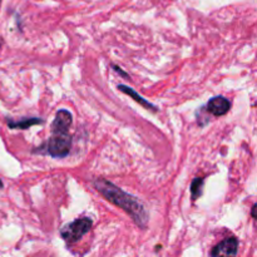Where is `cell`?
<instances>
[{
    "label": "cell",
    "instance_id": "obj_1",
    "mask_svg": "<svg viewBox=\"0 0 257 257\" xmlns=\"http://www.w3.org/2000/svg\"><path fill=\"white\" fill-rule=\"evenodd\" d=\"M94 187L104 198H107L113 204L127 212L132 217L133 221L136 222V224H138L140 228L147 227L148 214L146 211L144 206L140 204L137 197L122 191L120 187L113 184L112 182L103 178L96 180Z\"/></svg>",
    "mask_w": 257,
    "mask_h": 257
},
{
    "label": "cell",
    "instance_id": "obj_2",
    "mask_svg": "<svg viewBox=\"0 0 257 257\" xmlns=\"http://www.w3.org/2000/svg\"><path fill=\"white\" fill-rule=\"evenodd\" d=\"M93 226V221L90 217H82V218L76 220V221L66 224L62 228L60 236L63 237L66 244H74L79 241L84 234H87Z\"/></svg>",
    "mask_w": 257,
    "mask_h": 257
},
{
    "label": "cell",
    "instance_id": "obj_3",
    "mask_svg": "<svg viewBox=\"0 0 257 257\" xmlns=\"http://www.w3.org/2000/svg\"><path fill=\"white\" fill-rule=\"evenodd\" d=\"M72 148V136L69 133H53L46 144V152L53 158H64Z\"/></svg>",
    "mask_w": 257,
    "mask_h": 257
},
{
    "label": "cell",
    "instance_id": "obj_4",
    "mask_svg": "<svg viewBox=\"0 0 257 257\" xmlns=\"http://www.w3.org/2000/svg\"><path fill=\"white\" fill-rule=\"evenodd\" d=\"M238 251V240L234 237L224 240L211 251V257H236Z\"/></svg>",
    "mask_w": 257,
    "mask_h": 257
},
{
    "label": "cell",
    "instance_id": "obj_5",
    "mask_svg": "<svg viewBox=\"0 0 257 257\" xmlns=\"http://www.w3.org/2000/svg\"><path fill=\"white\" fill-rule=\"evenodd\" d=\"M72 122H73L72 113L66 110H59L56 114V120L52 123V130L53 133H68Z\"/></svg>",
    "mask_w": 257,
    "mask_h": 257
},
{
    "label": "cell",
    "instance_id": "obj_6",
    "mask_svg": "<svg viewBox=\"0 0 257 257\" xmlns=\"http://www.w3.org/2000/svg\"><path fill=\"white\" fill-rule=\"evenodd\" d=\"M231 108V102L227 98L222 97V96H217V97L211 98L206 106V110L211 114L216 116V117H222L226 114Z\"/></svg>",
    "mask_w": 257,
    "mask_h": 257
},
{
    "label": "cell",
    "instance_id": "obj_7",
    "mask_svg": "<svg viewBox=\"0 0 257 257\" xmlns=\"http://www.w3.org/2000/svg\"><path fill=\"white\" fill-rule=\"evenodd\" d=\"M118 90H120V92H123V93H126V94H128V96H130V97H132L133 100H134L137 103H140V104L142 106V107L147 108V110H158V108L156 107L154 104H152V103L148 102L147 100H144V98H143V97H140V96L138 94V93L136 92L134 90H132V88L128 87V86H124V84H120V86H118Z\"/></svg>",
    "mask_w": 257,
    "mask_h": 257
},
{
    "label": "cell",
    "instance_id": "obj_8",
    "mask_svg": "<svg viewBox=\"0 0 257 257\" xmlns=\"http://www.w3.org/2000/svg\"><path fill=\"white\" fill-rule=\"evenodd\" d=\"M40 123H43L42 118H23L19 120H8V126L12 130H28L32 126L40 124Z\"/></svg>",
    "mask_w": 257,
    "mask_h": 257
},
{
    "label": "cell",
    "instance_id": "obj_9",
    "mask_svg": "<svg viewBox=\"0 0 257 257\" xmlns=\"http://www.w3.org/2000/svg\"><path fill=\"white\" fill-rule=\"evenodd\" d=\"M202 188H204V178H194L191 184V194L192 198L197 200L201 197Z\"/></svg>",
    "mask_w": 257,
    "mask_h": 257
},
{
    "label": "cell",
    "instance_id": "obj_10",
    "mask_svg": "<svg viewBox=\"0 0 257 257\" xmlns=\"http://www.w3.org/2000/svg\"><path fill=\"white\" fill-rule=\"evenodd\" d=\"M113 68H114V70H116V72H118V73H120V76H124V78H130V76H128L127 73H124V72H122V70H120V66H113Z\"/></svg>",
    "mask_w": 257,
    "mask_h": 257
},
{
    "label": "cell",
    "instance_id": "obj_11",
    "mask_svg": "<svg viewBox=\"0 0 257 257\" xmlns=\"http://www.w3.org/2000/svg\"><path fill=\"white\" fill-rule=\"evenodd\" d=\"M252 217H254V218H256V204L252 207Z\"/></svg>",
    "mask_w": 257,
    "mask_h": 257
},
{
    "label": "cell",
    "instance_id": "obj_12",
    "mask_svg": "<svg viewBox=\"0 0 257 257\" xmlns=\"http://www.w3.org/2000/svg\"><path fill=\"white\" fill-rule=\"evenodd\" d=\"M3 186H4V184H3V182H2V180H0V190L3 188Z\"/></svg>",
    "mask_w": 257,
    "mask_h": 257
},
{
    "label": "cell",
    "instance_id": "obj_13",
    "mask_svg": "<svg viewBox=\"0 0 257 257\" xmlns=\"http://www.w3.org/2000/svg\"><path fill=\"white\" fill-rule=\"evenodd\" d=\"M2 2H3V0H0V6H2Z\"/></svg>",
    "mask_w": 257,
    "mask_h": 257
},
{
    "label": "cell",
    "instance_id": "obj_14",
    "mask_svg": "<svg viewBox=\"0 0 257 257\" xmlns=\"http://www.w3.org/2000/svg\"><path fill=\"white\" fill-rule=\"evenodd\" d=\"M0 46H2V42H0Z\"/></svg>",
    "mask_w": 257,
    "mask_h": 257
}]
</instances>
